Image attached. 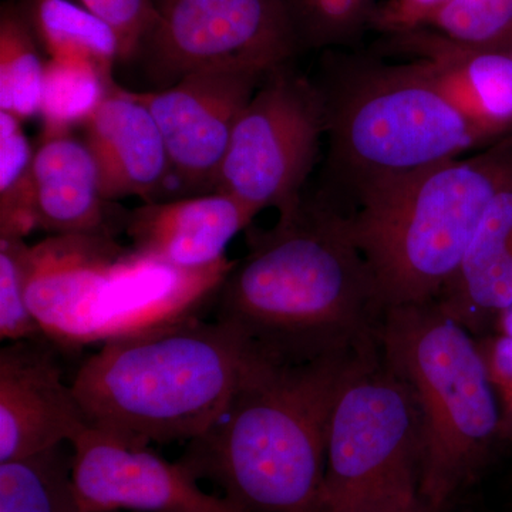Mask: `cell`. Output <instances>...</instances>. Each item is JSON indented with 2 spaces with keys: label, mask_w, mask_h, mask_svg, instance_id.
<instances>
[{
  "label": "cell",
  "mask_w": 512,
  "mask_h": 512,
  "mask_svg": "<svg viewBox=\"0 0 512 512\" xmlns=\"http://www.w3.org/2000/svg\"><path fill=\"white\" fill-rule=\"evenodd\" d=\"M247 244L212 308L259 359L301 365L379 350L383 308L343 215L302 201L272 228L249 227Z\"/></svg>",
  "instance_id": "1"
},
{
  "label": "cell",
  "mask_w": 512,
  "mask_h": 512,
  "mask_svg": "<svg viewBox=\"0 0 512 512\" xmlns=\"http://www.w3.org/2000/svg\"><path fill=\"white\" fill-rule=\"evenodd\" d=\"M377 352L301 365L256 360L227 412L188 443L180 463L242 512H326L333 409L349 376Z\"/></svg>",
  "instance_id": "2"
},
{
  "label": "cell",
  "mask_w": 512,
  "mask_h": 512,
  "mask_svg": "<svg viewBox=\"0 0 512 512\" xmlns=\"http://www.w3.org/2000/svg\"><path fill=\"white\" fill-rule=\"evenodd\" d=\"M258 359L237 328L194 316L107 340L72 387L93 429L134 446L190 443L224 416Z\"/></svg>",
  "instance_id": "3"
},
{
  "label": "cell",
  "mask_w": 512,
  "mask_h": 512,
  "mask_svg": "<svg viewBox=\"0 0 512 512\" xmlns=\"http://www.w3.org/2000/svg\"><path fill=\"white\" fill-rule=\"evenodd\" d=\"M512 180V141L476 156L365 185L346 228L365 258L383 312L436 301L478 224Z\"/></svg>",
  "instance_id": "4"
},
{
  "label": "cell",
  "mask_w": 512,
  "mask_h": 512,
  "mask_svg": "<svg viewBox=\"0 0 512 512\" xmlns=\"http://www.w3.org/2000/svg\"><path fill=\"white\" fill-rule=\"evenodd\" d=\"M379 348L419 404L421 501L448 512L501 443L500 407L477 339L433 301L387 309Z\"/></svg>",
  "instance_id": "5"
},
{
  "label": "cell",
  "mask_w": 512,
  "mask_h": 512,
  "mask_svg": "<svg viewBox=\"0 0 512 512\" xmlns=\"http://www.w3.org/2000/svg\"><path fill=\"white\" fill-rule=\"evenodd\" d=\"M322 94L333 161L352 175L357 188L497 144L409 62L362 66Z\"/></svg>",
  "instance_id": "6"
},
{
  "label": "cell",
  "mask_w": 512,
  "mask_h": 512,
  "mask_svg": "<svg viewBox=\"0 0 512 512\" xmlns=\"http://www.w3.org/2000/svg\"><path fill=\"white\" fill-rule=\"evenodd\" d=\"M424 434L413 390L382 353L346 380L330 420L326 512H409L421 503Z\"/></svg>",
  "instance_id": "7"
},
{
  "label": "cell",
  "mask_w": 512,
  "mask_h": 512,
  "mask_svg": "<svg viewBox=\"0 0 512 512\" xmlns=\"http://www.w3.org/2000/svg\"><path fill=\"white\" fill-rule=\"evenodd\" d=\"M326 133L322 90L286 69L268 74L239 116L212 192L256 212L295 210Z\"/></svg>",
  "instance_id": "8"
},
{
  "label": "cell",
  "mask_w": 512,
  "mask_h": 512,
  "mask_svg": "<svg viewBox=\"0 0 512 512\" xmlns=\"http://www.w3.org/2000/svg\"><path fill=\"white\" fill-rule=\"evenodd\" d=\"M154 20L138 56L165 89L191 73L269 74L301 46L285 0H151Z\"/></svg>",
  "instance_id": "9"
},
{
  "label": "cell",
  "mask_w": 512,
  "mask_h": 512,
  "mask_svg": "<svg viewBox=\"0 0 512 512\" xmlns=\"http://www.w3.org/2000/svg\"><path fill=\"white\" fill-rule=\"evenodd\" d=\"M268 74L204 70L154 92L137 93L160 128L171 181L183 191H214L239 116Z\"/></svg>",
  "instance_id": "10"
},
{
  "label": "cell",
  "mask_w": 512,
  "mask_h": 512,
  "mask_svg": "<svg viewBox=\"0 0 512 512\" xmlns=\"http://www.w3.org/2000/svg\"><path fill=\"white\" fill-rule=\"evenodd\" d=\"M69 444L80 512H242L202 491L180 461L171 463L148 446L90 426Z\"/></svg>",
  "instance_id": "11"
},
{
  "label": "cell",
  "mask_w": 512,
  "mask_h": 512,
  "mask_svg": "<svg viewBox=\"0 0 512 512\" xmlns=\"http://www.w3.org/2000/svg\"><path fill=\"white\" fill-rule=\"evenodd\" d=\"M49 340L0 350V463L70 443L87 426Z\"/></svg>",
  "instance_id": "12"
},
{
  "label": "cell",
  "mask_w": 512,
  "mask_h": 512,
  "mask_svg": "<svg viewBox=\"0 0 512 512\" xmlns=\"http://www.w3.org/2000/svg\"><path fill=\"white\" fill-rule=\"evenodd\" d=\"M409 63L491 140L512 131V55L503 47L466 45L430 29L402 33Z\"/></svg>",
  "instance_id": "13"
},
{
  "label": "cell",
  "mask_w": 512,
  "mask_h": 512,
  "mask_svg": "<svg viewBox=\"0 0 512 512\" xmlns=\"http://www.w3.org/2000/svg\"><path fill=\"white\" fill-rule=\"evenodd\" d=\"M258 212L225 192L146 202L128 212L131 248L184 271H200L227 259L228 245L247 231Z\"/></svg>",
  "instance_id": "14"
},
{
  "label": "cell",
  "mask_w": 512,
  "mask_h": 512,
  "mask_svg": "<svg viewBox=\"0 0 512 512\" xmlns=\"http://www.w3.org/2000/svg\"><path fill=\"white\" fill-rule=\"evenodd\" d=\"M83 127L104 200L138 197L154 202L171 183L160 128L137 93L114 84Z\"/></svg>",
  "instance_id": "15"
},
{
  "label": "cell",
  "mask_w": 512,
  "mask_h": 512,
  "mask_svg": "<svg viewBox=\"0 0 512 512\" xmlns=\"http://www.w3.org/2000/svg\"><path fill=\"white\" fill-rule=\"evenodd\" d=\"M37 229L50 235H107L126 231L127 215L104 200L99 171L84 141L45 133L32 165Z\"/></svg>",
  "instance_id": "16"
},
{
  "label": "cell",
  "mask_w": 512,
  "mask_h": 512,
  "mask_svg": "<svg viewBox=\"0 0 512 512\" xmlns=\"http://www.w3.org/2000/svg\"><path fill=\"white\" fill-rule=\"evenodd\" d=\"M471 335L495 329L512 306V180L484 212L463 261L436 301Z\"/></svg>",
  "instance_id": "17"
},
{
  "label": "cell",
  "mask_w": 512,
  "mask_h": 512,
  "mask_svg": "<svg viewBox=\"0 0 512 512\" xmlns=\"http://www.w3.org/2000/svg\"><path fill=\"white\" fill-rule=\"evenodd\" d=\"M33 19L50 59L92 64L113 79L121 52L109 23L73 0H33Z\"/></svg>",
  "instance_id": "18"
},
{
  "label": "cell",
  "mask_w": 512,
  "mask_h": 512,
  "mask_svg": "<svg viewBox=\"0 0 512 512\" xmlns=\"http://www.w3.org/2000/svg\"><path fill=\"white\" fill-rule=\"evenodd\" d=\"M0 512H80L63 444L0 463Z\"/></svg>",
  "instance_id": "19"
},
{
  "label": "cell",
  "mask_w": 512,
  "mask_h": 512,
  "mask_svg": "<svg viewBox=\"0 0 512 512\" xmlns=\"http://www.w3.org/2000/svg\"><path fill=\"white\" fill-rule=\"evenodd\" d=\"M45 64L29 23L13 6L0 15V111L25 121L39 114Z\"/></svg>",
  "instance_id": "20"
},
{
  "label": "cell",
  "mask_w": 512,
  "mask_h": 512,
  "mask_svg": "<svg viewBox=\"0 0 512 512\" xmlns=\"http://www.w3.org/2000/svg\"><path fill=\"white\" fill-rule=\"evenodd\" d=\"M113 86V80L92 64L50 59L45 64L39 107L45 133L84 126Z\"/></svg>",
  "instance_id": "21"
},
{
  "label": "cell",
  "mask_w": 512,
  "mask_h": 512,
  "mask_svg": "<svg viewBox=\"0 0 512 512\" xmlns=\"http://www.w3.org/2000/svg\"><path fill=\"white\" fill-rule=\"evenodd\" d=\"M33 158L22 120L0 111V237L26 238L37 229Z\"/></svg>",
  "instance_id": "22"
},
{
  "label": "cell",
  "mask_w": 512,
  "mask_h": 512,
  "mask_svg": "<svg viewBox=\"0 0 512 512\" xmlns=\"http://www.w3.org/2000/svg\"><path fill=\"white\" fill-rule=\"evenodd\" d=\"M302 45H342L372 25L375 0H285Z\"/></svg>",
  "instance_id": "23"
},
{
  "label": "cell",
  "mask_w": 512,
  "mask_h": 512,
  "mask_svg": "<svg viewBox=\"0 0 512 512\" xmlns=\"http://www.w3.org/2000/svg\"><path fill=\"white\" fill-rule=\"evenodd\" d=\"M423 29L466 45L500 47L512 36V0H450Z\"/></svg>",
  "instance_id": "24"
},
{
  "label": "cell",
  "mask_w": 512,
  "mask_h": 512,
  "mask_svg": "<svg viewBox=\"0 0 512 512\" xmlns=\"http://www.w3.org/2000/svg\"><path fill=\"white\" fill-rule=\"evenodd\" d=\"M29 249L23 238L0 237V338L8 343L47 340L26 292Z\"/></svg>",
  "instance_id": "25"
},
{
  "label": "cell",
  "mask_w": 512,
  "mask_h": 512,
  "mask_svg": "<svg viewBox=\"0 0 512 512\" xmlns=\"http://www.w3.org/2000/svg\"><path fill=\"white\" fill-rule=\"evenodd\" d=\"M109 23L120 42V60L134 59L140 53L148 30L153 25L151 0H73Z\"/></svg>",
  "instance_id": "26"
},
{
  "label": "cell",
  "mask_w": 512,
  "mask_h": 512,
  "mask_svg": "<svg viewBox=\"0 0 512 512\" xmlns=\"http://www.w3.org/2000/svg\"><path fill=\"white\" fill-rule=\"evenodd\" d=\"M488 379L500 407V441L512 443V338L491 333L477 339Z\"/></svg>",
  "instance_id": "27"
},
{
  "label": "cell",
  "mask_w": 512,
  "mask_h": 512,
  "mask_svg": "<svg viewBox=\"0 0 512 512\" xmlns=\"http://www.w3.org/2000/svg\"><path fill=\"white\" fill-rule=\"evenodd\" d=\"M495 329H497L495 333H501V335L511 336L512 338V306L500 316Z\"/></svg>",
  "instance_id": "28"
},
{
  "label": "cell",
  "mask_w": 512,
  "mask_h": 512,
  "mask_svg": "<svg viewBox=\"0 0 512 512\" xmlns=\"http://www.w3.org/2000/svg\"><path fill=\"white\" fill-rule=\"evenodd\" d=\"M409 512H436L431 510L430 507H427L426 504L421 501L419 505H416V507L413 508V510H410Z\"/></svg>",
  "instance_id": "29"
},
{
  "label": "cell",
  "mask_w": 512,
  "mask_h": 512,
  "mask_svg": "<svg viewBox=\"0 0 512 512\" xmlns=\"http://www.w3.org/2000/svg\"><path fill=\"white\" fill-rule=\"evenodd\" d=\"M500 47H503V49L508 50V52H510L512 55V36L510 37V39L507 40V42L504 43L503 46Z\"/></svg>",
  "instance_id": "30"
},
{
  "label": "cell",
  "mask_w": 512,
  "mask_h": 512,
  "mask_svg": "<svg viewBox=\"0 0 512 512\" xmlns=\"http://www.w3.org/2000/svg\"><path fill=\"white\" fill-rule=\"evenodd\" d=\"M464 512H473V511H464Z\"/></svg>",
  "instance_id": "31"
}]
</instances>
